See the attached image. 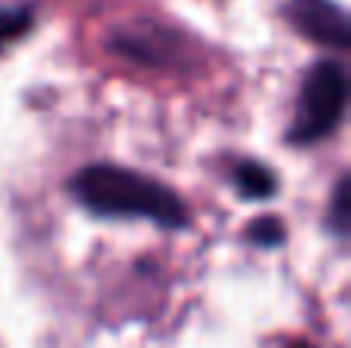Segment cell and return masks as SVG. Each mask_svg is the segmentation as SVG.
Instances as JSON below:
<instances>
[{
	"label": "cell",
	"instance_id": "6da1fadb",
	"mask_svg": "<svg viewBox=\"0 0 351 348\" xmlns=\"http://www.w3.org/2000/svg\"><path fill=\"white\" fill-rule=\"evenodd\" d=\"M71 195L80 207L108 219H148L160 228H185L188 210L164 182L117 164L84 166L71 179Z\"/></svg>",
	"mask_w": 351,
	"mask_h": 348
},
{
	"label": "cell",
	"instance_id": "7a4b0ae2",
	"mask_svg": "<svg viewBox=\"0 0 351 348\" xmlns=\"http://www.w3.org/2000/svg\"><path fill=\"white\" fill-rule=\"evenodd\" d=\"M348 105V74L346 65L336 59H321L305 74L299 92V111L287 139L293 145H315L327 139L346 117Z\"/></svg>",
	"mask_w": 351,
	"mask_h": 348
},
{
	"label": "cell",
	"instance_id": "3957f363",
	"mask_svg": "<svg viewBox=\"0 0 351 348\" xmlns=\"http://www.w3.org/2000/svg\"><path fill=\"white\" fill-rule=\"evenodd\" d=\"M108 49L114 55L136 62L145 68H179L185 62L182 37L164 25L136 22L127 28H117L108 37Z\"/></svg>",
	"mask_w": 351,
	"mask_h": 348
},
{
	"label": "cell",
	"instance_id": "277c9868",
	"mask_svg": "<svg viewBox=\"0 0 351 348\" xmlns=\"http://www.w3.org/2000/svg\"><path fill=\"white\" fill-rule=\"evenodd\" d=\"M287 22L327 49H351V18L336 0H290L284 10Z\"/></svg>",
	"mask_w": 351,
	"mask_h": 348
},
{
	"label": "cell",
	"instance_id": "5b68a950",
	"mask_svg": "<svg viewBox=\"0 0 351 348\" xmlns=\"http://www.w3.org/2000/svg\"><path fill=\"white\" fill-rule=\"evenodd\" d=\"M231 182H234L237 195H241L243 201H268V197L278 191L274 173L253 158L237 160V164L231 166Z\"/></svg>",
	"mask_w": 351,
	"mask_h": 348
},
{
	"label": "cell",
	"instance_id": "8992f818",
	"mask_svg": "<svg viewBox=\"0 0 351 348\" xmlns=\"http://www.w3.org/2000/svg\"><path fill=\"white\" fill-rule=\"evenodd\" d=\"M327 228L336 234V238H348V232H351V176L348 173L336 182L333 197H330Z\"/></svg>",
	"mask_w": 351,
	"mask_h": 348
},
{
	"label": "cell",
	"instance_id": "52a82bcc",
	"mask_svg": "<svg viewBox=\"0 0 351 348\" xmlns=\"http://www.w3.org/2000/svg\"><path fill=\"white\" fill-rule=\"evenodd\" d=\"M34 25V12L28 6H0V47L25 37Z\"/></svg>",
	"mask_w": 351,
	"mask_h": 348
},
{
	"label": "cell",
	"instance_id": "ba28073f",
	"mask_svg": "<svg viewBox=\"0 0 351 348\" xmlns=\"http://www.w3.org/2000/svg\"><path fill=\"white\" fill-rule=\"evenodd\" d=\"M287 238L284 232V222L274 219V216H262V219H256L253 225L247 228V240L256 247H262V250H274V247H280Z\"/></svg>",
	"mask_w": 351,
	"mask_h": 348
},
{
	"label": "cell",
	"instance_id": "9c48e42d",
	"mask_svg": "<svg viewBox=\"0 0 351 348\" xmlns=\"http://www.w3.org/2000/svg\"><path fill=\"white\" fill-rule=\"evenodd\" d=\"M293 348H311V345H305V343H299V345H293Z\"/></svg>",
	"mask_w": 351,
	"mask_h": 348
}]
</instances>
